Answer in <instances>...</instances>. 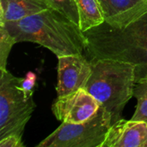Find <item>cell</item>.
<instances>
[{"label": "cell", "mask_w": 147, "mask_h": 147, "mask_svg": "<svg viewBox=\"0 0 147 147\" xmlns=\"http://www.w3.org/2000/svg\"><path fill=\"white\" fill-rule=\"evenodd\" d=\"M0 25L5 26L16 43L34 42L57 57L84 54L86 51V38L79 25L56 8Z\"/></svg>", "instance_id": "6da1fadb"}, {"label": "cell", "mask_w": 147, "mask_h": 147, "mask_svg": "<svg viewBox=\"0 0 147 147\" xmlns=\"http://www.w3.org/2000/svg\"><path fill=\"white\" fill-rule=\"evenodd\" d=\"M90 59H112L136 66V81L147 75V12L121 28L105 22L84 33Z\"/></svg>", "instance_id": "7a4b0ae2"}, {"label": "cell", "mask_w": 147, "mask_h": 147, "mask_svg": "<svg viewBox=\"0 0 147 147\" xmlns=\"http://www.w3.org/2000/svg\"><path fill=\"white\" fill-rule=\"evenodd\" d=\"M92 72L85 85L112 118V125L122 119V111L134 96L136 84V66L112 59L90 60Z\"/></svg>", "instance_id": "3957f363"}, {"label": "cell", "mask_w": 147, "mask_h": 147, "mask_svg": "<svg viewBox=\"0 0 147 147\" xmlns=\"http://www.w3.org/2000/svg\"><path fill=\"white\" fill-rule=\"evenodd\" d=\"M0 73V140L10 134L22 136L36 107L34 94L25 92L21 78L7 69Z\"/></svg>", "instance_id": "277c9868"}, {"label": "cell", "mask_w": 147, "mask_h": 147, "mask_svg": "<svg viewBox=\"0 0 147 147\" xmlns=\"http://www.w3.org/2000/svg\"><path fill=\"white\" fill-rule=\"evenodd\" d=\"M111 126L110 114L101 107L84 122H62L37 147H101Z\"/></svg>", "instance_id": "5b68a950"}, {"label": "cell", "mask_w": 147, "mask_h": 147, "mask_svg": "<svg viewBox=\"0 0 147 147\" xmlns=\"http://www.w3.org/2000/svg\"><path fill=\"white\" fill-rule=\"evenodd\" d=\"M101 108L100 102L85 89L57 97L52 111L57 120L67 123H81L91 118Z\"/></svg>", "instance_id": "8992f818"}, {"label": "cell", "mask_w": 147, "mask_h": 147, "mask_svg": "<svg viewBox=\"0 0 147 147\" xmlns=\"http://www.w3.org/2000/svg\"><path fill=\"white\" fill-rule=\"evenodd\" d=\"M58 97L84 89L92 72L90 61H88L84 54L61 56L58 57Z\"/></svg>", "instance_id": "52a82bcc"}, {"label": "cell", "mask_w": 147, "mask_h": 147, "mask_svg": "<svg viewBox=\"0 0 147 147\" xmlns=\"http://www.w3.org/2000/svg\"><path fill=\"white\" fill-rule=\"evenodd\" d=\"M147 123L123 119L114 123L101 147H146Z\"/></svg>", "instance_id": "ba28073f"}, {"label": "cell", "mask_w": 147, "mask_h": 147, "mask_svg": "<svg viewBox=\"0 0 147 147\" xmlns=\"http://www.w3.org/2000/svg\"><path fill=\"white\" fill-rule=\"evenodd\" d=\"M105 22L115 28L127 26L147 12V0H99Z\"/></svg>", "instance_id": "9c48e42d"}, {"label": "cell", "mask_w": 147, "mask_h": 147, "mask_svg": "<svg viewBox=\"0 0 147 147\" xmlns=\"http://www.w3.org/2000/svg\"><path fill=\"white\" fill-rule=\"evenodd\" d=\"M55 8L49 0H0V24L14 22Z\"/></svg>", "instance_id": "30bf717a"}, {"label": "cell", "mask_w": 147, "mask_h": 147, "mask_svg": "<svg viewBox=\"0 0 147 147\" xmlns=\"http://www.w3.org/2000/svg\"><path fill=\"white\" fill-rule=\"evenodd\" d=\"M79 28L84 33L105 22L102 8L99 0H75Z\"/></svg>", "instance_id": "8fae6325"}, {"label": "cell", "mask_w": 147, "mask_h": 147, "mask_svg": "<svg viewBox=\"0 0 147 147\" xmlns=\"http://www.w3.org/2000/svg\"><path fill=\"white\" fill-rule=\"evenodd\" d=\"M134 96L137 99V105L132 120L147 123V75L136 81Z\"/></svg>", "instance_id": "7c38bea8"}, {"label": "cell", "mask_w": 147, "mask_h": 147, "mask_svg": "<svg viewBox=\"0 0 147 147\" xmlns=\"http://www.w3.org/2000/svg\"><path fill=\"white\" fill-rule=\"evenodd\" d=\"M16 41L4 25H0V71L6 70V64L12 47Z\"/></svg>", "instance_id": "4fadbf2b"}, {"label": "cell", "mask_w": 147, "mask_h": 147, "mask_svg": "<svg viewBox=\"0 0 147 147\" xmlns=\"http://www.w3.org/2000/svg\"><path fill=\"white\" fill-rule=\"evenodd\" d=\"M58 9L65 14L72 22L79 25L78 14L75 0H49Z\"/></svg>", "instance_id": "5bb4252c"}, {"label": "cell", "mask_w": 147, "mask_h": 147, "mask_svg": "<svg viewBox=\"0 0 147 147\" xmlns=\"http://www.w3.org/2000/svg\"><path fill=\"white\" fill-rule=\"evenodd\" d=\"M0 147H24L22 136L10 134L0 140Z\"/></svg>", "instance_id": "9a60e30c"}, {"label": "cell", "mask_w": 147, "mask_h": 147, "mask_svg": "<svg viewBox=\"0 0 147 147\" xmlns=\"http://www.w3.org/2000/svg\"><path fill=\"white\" fill-rule=\"evenodd\" d=\"M36 82V76L34 73L29 71L26 74L25 78H21V86L25 92L34 94V90Z\"/></svg>", "instance_id": "2e32d148"}, {"label": "cell", "mask_w": 147, "mask_h": 147, "mask_svg": "<svg viewBox=\"0 0 147 147\" xmlns=\"http://www.w3.org/2000/svg\"><path fill=\"white\" fill-rule=\"evenodd\" d=\"M146 147H147V145H146Z\"/></svg>", "instance_id": "e0dca14e"}]
</instances>
